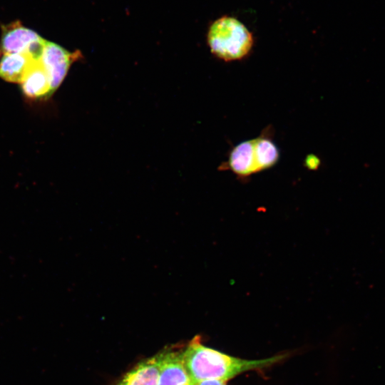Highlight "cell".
<instances>
[{"label": "cell", "mask_w": 385, "mask_h": 385, "mask_svg": "<svg viewBox=\"0 0 385 385\" xmlns=\"http://www.w3.org/2000/svg\"><path fill=\"white\" fill-rule=\"evenodd\" d=\"M284 356L278 355L251 360L241 359L204 346L198 336L195 337L183 351L184 366L195 384L206 379L227 381L243 372L269 367Z\"/></svg>", "instance_id": "obj_1"}, {"label": "cell", "mask_w": 385, "mask_h": 385, "mask_svg": "<svg viewBox=\"0 0 385 385\" xmlns=\"http://www.w3.org/2000/svg\"><path fill=\"white\" fill-rule=\"evenodd\" d=\"M81 56L79 51L70 52L60 45L46 40L39 61L49 76L52 93L64 80L71 64Z\"/></svg>", "instance_id": "obj_5"}, {"label": "cell", "mask_w": 385, "mask_h": 385, "mask_svg": "<svg viewBox=\"0 0 385 385\" xmlns=\"http://www.w3.org/2000/svg\"><path fill=\"white\" fill-rule=\"evenodd\" d=\"M46 40L19 21L1 26L0 54L27 53L39 60Z\"/></svg>", "instance_id": "obj_4"}, {"label": "cell", "mask_w": 385, "mask_h": 385, "mask_svg": "<svg viewBox=\"0 0 385 385\" xmlns=\"http://www.w3.org/2000/svg\"><path fill=\"white\" fill-rule=\"evenodd\" d=\"M227 381L218 379H206L200 381L195 385H226Z\"/></svg>", "instance_id": "obj_10"}, {"label": "cell", "mask_w": 385, "mask_h": 385, "mask_svg": "<svg viewBox=\"0 0 385 385\" xmlns=\"http://www.w3.org/2000/svg\"><path fill=\"white\" fill-rule=\"evenodd\" d=\"M159 359L156 355L139 363L117 385H158Z\"/></svg>", "instance_id": "obj_9"}, {"label": "cell", "mask_w": 385, "mask_h": 385, "mask_svg": "<svg viewBox=\"0 0 385 385\" xmlns=\"http://www.w3.org/2000/svg\"><path fill=\"white\" fill-rule=\"evenodd\" d=\"M38 60L27 53L0 54V78L9 83H21L26 73Z\"/></svg>", "instance_id": "obj_8"}, {"label": "cell", "mask_w": 385, "mask_h": 385, "mask_svg": "<svg viewBox=\"0 0 385 385\" xmlns=\"http://www.w3.org/2000/svg\"><path fill=\"white\" fill-rule=\"evenodd\" d=\"M158 356V385H195L184 366L183 351L167 350Z\"/></svg>", "instance_id": "obj_6"}, {"label": "cell", "mask_w": 385, "mask_h": 385, "mask_svg": "<svg viewBox=\"0 0 385 385\" xmlns=\"http://www.w3.org/2000/svg\"><path fill=\"white\" fill-rule=\"evenodd\" d=\"M207 41L211 53L226 62L246 58L254 45V37L247 26L237 19L223 16L210 26Z\"/></svg>", "instance_id": "obj_2"}, {"label": "cell", "mask_w": 385, "mask_h": 385, "mask_svg": "<svg viewBox=\"0 0 385 385\" xmlns=\"http://www.w3.org/2000/svg\"><path fill=\"white\" fill-rule=\"evenodd\" d=\"M20 84L23 94L30 99L46 98L53 94L49 76L39 60L33 63Z\"/></svg>", "instance_id": "obj_7"}, {"label": "cell", "mask_w": 385, "mask_h": 385, "mask_svg": "<svg viewBox=\"0 0 385 385\" xmlns=\"http://www.w3.org/2000/svg\"><path fill=\"white\" fill-rule=\"evenodd\" d=\"M279 157L274 142L262 135L236 145L230 153L227 164L240 178H247L272 167Z\"/></svg>", "instance_id": "obj_3"}]
</instances>
